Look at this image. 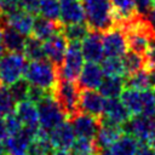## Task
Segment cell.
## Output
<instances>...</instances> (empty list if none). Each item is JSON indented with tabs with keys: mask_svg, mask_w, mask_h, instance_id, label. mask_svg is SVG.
I'll use <instances>...</instances> for the list:
<instances>
[{
	"mask_svg": "<svg viewBox=\"0 0 155 155\" xmlns=\"http://www.w3.org/2000/svg\"><path fill=\"white\" fill-rule=\"evenodd\" d=\"M85 23L90 30L104 33L116 25L115 13L110 0H82Z\"/></svg>",
	"mask_w": 155,
	"mask_h": 155,
	"instance_id": "1",
	"label": "cell"
},
{
	"mask_svg": "<svg viewBox=\"0 0 155 155\" xmlns=\"http://www.w3.org/2000/svg\"><path fill=\"white\" fill-rule=\"evenodd\" d=\"M23 78L29 82V85H34L52 92L58 80L57 67L47 58L29 61V63H27Z\"/></svg>",
	"mask_w": 155,
	"mask_h": 155,
	"instance_id": "2",
	"label": "cell"
},
{
	"mask_svg": "<svg viewBox=\"0 0 155 155\" xmlns=\"http://www.w3.org/2000/svg\"><path fill=\"white\" fill-rule=\"evenodd\" d=\"M79 93L80 88L75 81L58 78L53 87L52 96L59 104L68 120L79 113Z\"/></svg>",
	"mask_w": 155,
	"mask_h": 155,
	"instance_id": "3",
	"label": "cell"
},
{
	"mask_svg": "<svg viewBox=\"0 0 155 155\" xmlns=\"http://www.w3.org/2000/svg\"><path fill=\"white\" fill-rule=\"evenodd\" d=\"M82 65H84V57L81 53L80 41H68V47L64 58L61 65L57 67L58 78L76 82Z\"/></svg>",
	"mask_w": 155,
	"mask_h": 155,
	"instance_id": "4",
	"label": "cell"
},
{
	"mask_svg": "<svg viewBox=\"0 0 155 155\" xmlns=\"http://www.w3.org/2000/svg\"><path fill=\"white\" fill-rule=\"evenodd\" d=\"M27 58L21 52H7L0 56V84L8 86L23 78Z\"/></svg>",
	"mask_w": 155,
	"mask_h": 155,
	"instance_id": "5",
	"label": "cell"
},
{
	"mask_svg": "<svg viewBox=\"0 0 155 155\" xmlns=\"http://www.w3.org/2000/svg\"><path fill=\"white\" fill-rule=\"evenodd\" d=\"M39 125L45 131L50 132L53 127H56L62 121L67 120L65 114L61 109L57 101L53 98L52 93L45 96L41 101L36 103Z\"/></svg>",
	"mask_w": 155,
	"mask_h": 155,
	"instance_id": "6",
	"label": "cell"
},
{
	"mask_svg": "<svg viewBox=\"0 0 155 155\" xmlns=\"http://www.w3.org/2000/svg\"><path fill=\"white\" fill-rule=\"evenodd\" d=\"M102 44L104 56L108 57H121L128 50L125 33L119 25L102 33Z\"/></svg>",
	"mask_w": 155,
	"mask_h": 155,
	"instance_id": "7",
	"label": "cell"
},
{
	"mask_svg": "<svg viewBox=\"0 0 155 155\" xmlns=\"http://www.w3.org/2000/svg\"><path fill=\"white\" fill-rule=\"evenodd\" d=\"M151 125H153L151 117L144 114H137V115H131L128 120L121 125V128L124 133L133 136L140 144H143L147 143L148 140Z\"/></svg>",
	"mask_w": 155,
	"mask_h": 155,
	"instance_id": "8",
	"label": "cell"
},
{
	"mask_svg": "<svg viewBox=\"0 0 155 155\" xmlns=\"http://www.w3.org/2000/svg\"><path fill=\"white\" fill-rule=\"evenodd\" d=\"M15 114L19 119L23 128L29 131L33 136L40 128L36 104L30 102L29 99H24V101H21L18 103H16V105H15Z\"/></svg>",
	"mask_w": 155,
	"mask_h": 155,
	"instance_id": "9",
	"label": "cell"
},
{
	"mask_svg": "<svg viewBox=\"0 0 155 155\" xmlns=\"http://www.w3.org/2000/svg\"><path fill=\"white\" fill-rule=\"evenodd\" d=\"M42 46H44L45 57L56 67H59L68 47V40L64 36V34L62 31L56 33L54 35L42 41Z\"/></svg>",
	"mask_w": 155,
	"mask_h": 155,
	"instance_id": "10",
	"label": "cell"
},
{
	"mask_svg": "<svg viewBox=\"0 0 155 155\" xmlns=\"http://www.w3.org/2000/svg\"><path fill=\"white\" fill-rule=\"evenodd\" d=\"M81 53L85 61L98 63L104 57L103 44H102V33L90 30L87 35L81 40Z\"/></svg>",
	"mask_w": 155,
	"mask_h": 155,
	"instance_id": "11",
	"label": "cell"
},
{
	"mask_svg": "<svg viewBox=\"0 0 155 155\" xmlns=\"http://www.w3.org/2000/svg\"><path fill=\"white\" fill-rule=\"evenodd\" d=\"M69 120H70V125L74 130L75 136L94 139V136L99 127V117L79 111Z\"/></svg>",
	"mask_w": 155,
	"mask_h": 155,
	"instance_id": "12",
	"label": "cell"
},
{
	"mask_svg": "<svg viewBox=\"0 0 155 155\" xmlns=\"http://www.w3.org/2000/svg\"><path fill=\"white\" fill-rule=\"evenodd\" d=\"M105 98L96 90H80L79 111L99 117L103 114Z\"/></svg>",
	"mask_w": 155,
	"mask_h": 155,
	"instance_id": "13",
	"label": "cell"
},
{
	"mask_svg": "<svg viewBox=\"0 0 155 155\" xmlns=\"http://www.w3.org/2000/svg\"><path fill=\"white\" fill-rule=\"evenodd\" d=\"M104 78L101 65L94 62H87L82 65L76 84L80 90H97Z\"/></svg>",
	"mask_w": 155,
	"mask_h": 155,
	"instance_id": "14",
	"label": "cell"
},
{
	"mask_svg": "<svg viewBox=\"0 0 155 155\" xmlns=\"http://www.w3.org/2000/svg\"><path fill=\"white\" fill-rule=\"evenodd\" d=\"M50 142L53 149L68 150L75 140V133L69 121H62L48 132Z\"/></svg>",
	"mask_w": 155,
	"mask_h": 155,
	"instance_id": "15",
	"label": "cell"
},
{
	"mask_svg": "<svg viewBox=\"0 0 155 155\" xmlns=\"http://www.w3.org/2000/svg\"><path fill=\"white\" fill-rule=\"evenodd\" d=\"M131 114L126 109V107L122 104V102L115 97V98H107L104 103L103 114L99 116L101 119L115 124V125H122L125 121L128 120Z\"/></svg>",
	"mask_w": 155,
	"mask_h": 155,
	"instance_id": "16",
	"label": "cell"
},
{
	"mask_svg": "<svg viewBox=\"0 0 155 155\" xmlns=\"http://www.w3.org/2000/svg\"><path fill=\"white\" fill-rule=\"evenodd\" d=\"M1 18H2L4 24L10 25L18 33L23 34L24 36H28L31 34L34 16L30 15L29 12H27L22 8H17L16 11H13L6 16H1Z\"/></svg>",
	"mask_w": 155,
	"mask_h": 155,
	"instance_id": "17",
	"label": "cell"
},
{
	"mask_svg": "<svg viewBox=\"0 0 155 155\" xmlns=\"http://www.w3.org/2000/svg\"><path fill=\"white\" fill-rule=\"evenodd\" d=\"M33 134L22 127L21 131L8 134L4 140L7 155H28V147Z\"/></svg>",
	"mask_w": 155,
	"mask_h": 155,
	"instance_id": "18",
	"label": "cell"
},
{
	"mask_svg": "<svg viewBox=\"0 0 155 155\" xmlns=\"http://www.w3.org/2000/svg\"><path fill=\"white\" fill-rule=\"evenodd\" d=\"M122 133L120 125L108 122L99 117V127L94 136V143L97 148H109Z\"/></svg>",
	"mask_w": 155,
	"mask_h": 155,
	"instance_id": "19",
	"label": "cell"
},
{
	"mask_svg": "<svg viewBox=\"0 0 155 155\" xmlns=\"http://www.w3.org/2000/svg\"><path fill=\"white\" fill-rule=\"evenodd\" d=\"M59 22L62 24L85 22V13L79 0H59Z\"/></svg>",
	"mask_w": 155,
	"mask_h": 155,
	"instance_id": "20",
	"label": "cell"
},
{
	"mask_svg": "<svg viewBox=\"0 0 155 155\" xmlns=\"http://www.w3.org/2000/svg\"><path fill=\"white\" fill-rule=\"evenodd\" d=\"M62 25L63 24L59 21H52L44 16H36L33 22L31 35H34L41 41H45L56 33L62 31Z\"/></svg>",
	"mask_w": 155,
	"mask_h": 155,
	"instance_id": "21",
	"label": "cell"
},
{
	"mask_svg": "<svg viewBox=\"0 0 155 155\" xmlns=\"http://www.w3.org/2000/svg\"><path fill=\"white\" fill-rule=\"evenodd\" d=\"M53 150L54 149L48 138V132L40 127L29 143L28 155H52Z\"/></svg>",
	"mask_w": 155,
	"mask_h": 155,
	"instance_id": "22",
	"label": "cell"
},
{
	"mask_svg": "<svg viewBox=\"0 0 155 155\" xmlns=\"http://www.w3.org/2000/svg\"><path fill=\"white\" fill-rule=\"evenodd\" d=\"M139 148V142L131 134L122 133L110 147L111 155H136Z\"/></svg>",
	"mask_w": 155,
	"mask_h": 155,
	"instance_id": "23",
	"label": "cell"
},
{
	"mask_svg": "<svg viewBox=\"0 0 155 155\" xmlns=\"http://www.w3.org/2000/svg\"><path fill=\"white\" fill-rule=\"evenodd\" d=\"M1 38H2V44H4L5 50H7L8 52L23 53V47H24V41H25V38L23 34L18 33L10 25L4 24Z\"/></svg>",
	"mask_w": 155,
	"mask_h": 155,
	"instance_id": "24",
	"label": "cell"
},
{
	"mask_svg": "<svg viewBox=\"0 0 155 155\" xmlns=\"http://www.w3.org/2000/svg\"><path fill=\"white\" fill-rule=\"evenodd\" d=\"M119 97H120V101L122 102V104L126 107V109L128 110V113L131 115L142 114V108H143L142 91L125 87Z\"/></svg>",
	"mask_w": 155,
	"mask_h": 155,
	"instance_id": "25",
	"label": "cell"
},
{
	"mask_svg": "<svg viewBox=\"0 0 155 155\" xmlns=\"http://www.w3.org/2000/svg\"><path fill=\"white\" fill-rule=\"evenodd\" d=\"M125 88L124 76H105L103 78L98 90L104 98H115L119 97L122 90Z\"/></svg>",
	"mask_w": 155,
	"mask_h": 155,
	"instance_id": "26",
	"label": "cell"
},
{
	"mask_svg": "<svg viewBox=\"0 0 155 155\" xmlns=\"http://www.w3.org/2000/svg\"><path fill=\"white\" fill-rule=\"evenodd\" d=\"M110 1L115 13L116 25H120L126 21L131 19L132 17H134L136 15H138L136 11L134 0H110Z\"/></svg>",
	"mask_w": 155,
	"mask_h": 155,
	"instance_id": "27",
	"label": "cell"
},
{
	"mask_svg": "<svg viewBox=\"0 0 155 155\" xmlns=\"http://www.w3.org/2000/svg\"><path fill=\"white\" fill-rule=\"evenodd\" d=\"M23 54L28 61H38V59H44L45 52H44V46L42 41L35 38L34 35H28L24 41V47H23Z\"/></svg>",
	"mask_w": 155,
	"mask_h": 155,
	"instance_id": "28",
	"label": "cell"
},
{
	"mask_svg": "<svg viewBox=\"0 0 155 155\" xmlns=\"http://www.w3.org/2000/svg\"><path fill=\"white\" fill-rule=\"evenodd\" d=\"M124 82H125V87L127 88H133L138 91H144L150 88L148 81V73L145 68L127 74V76H124Z\"/></svg>",
	"mask_w": 155,
	"mask_h": 155,
	"instance_id": "29",
	"label": "cell"
},
{
	"mask_svg": "<svg viewBox=\"0 0 155 155\" xmlns=\"http://www.w3.org/2000/svg\"><path fill=\"white\" fill-rule=\"evenodd\" d=\"M101 68L105 76H125L126 71L121 57H108L101 61Z\"/></svg>",
	"mask_w": 155,
	"mask_h": 155,
	"instance_id": "30",
	"label": "cell"
},
{
	"mask_svg": "<svg viewBox=\"0 0 155 155\" xmlns=\"http://www.w3.org/2000/svg\"><path fill=\"white\" fill-rule=\"evenodd\" d=\"M88 31L90 29L85 22L62 25V33L64 34L68 41H81L87 35Z\"/></svg>",
	"mask_w": 155,
	"mask_h": 155,
	"instance_id": "31",
	"label": "cell"
},
{
	"mask_svg": "<svg viewBox=\"0 0 155 155\" xmlns=\"http://www.w3.org/2000/svg\"><path fill=\"white\" fill-rule=\"evenodd\" d=\"M69 149L71 155H96L97 153V145L93 138L79 137Z\"/></svg>",
	"mask_w": 155,
	"mask_h": 155,
	"instance_id": "32",
	"label": "cell"
},
{
	"mask_svg": "<svg viewBox=\"0 0 155 155\" xmlns=\"http://www.w3.org/2000/svg\"><path fill=\"white\" fill-rule=\"evenodd\" d=\"M121 61L126 71V75L130 73H134L137 70H140L144 68V56L134 52V51H126L121 56Z\"/></svg>",
	"mask_w": 155,
	"mask_h": 155,
	"instance_id": "33",
	"label": "cell"
},
{
	"mask_svg": "<svg viewBox=\"0 0 155 155\" xmlns=\"http://www.w3.org/2000/svg\"><path fill=\"white\" fill-rule=\"evenodd\" d=\"M7 88L10 91V94H11L13 102L18 103L21 101L27 99L28 90H29V82L24 78H21L18 80H16L15 82H12L11 85H8Z\"/></svg>",
	"mask_w": 155,
	"mask_h": 155,
	"instance_id": "34",
	"label": "cell"
},
{
	"mask_svg": "<svg viewBox=\"0 0 155 155\" xmlns=\"http://www.w3.org/2000/svg\"><path fill=\"white\" fill-rule=\"evenodd\" d=\"M39 13L52 21H59V0H38Z\"/></svg>",
	"mask_w": 155,
	"mask_h": 155,
	"instance_id": "35",
	"label": "cell"
},
{
	"mask_svg": "<svg viewBox=\"0 0 155 155\" xmlns=\"http://www.w3.org/2000/svg\"><path fill=\"white\" fill-rule=\"evenodd\" d=\"M16 103L13 102L10 91L7 86L0 84V114L1 115H7L15 110Z\"/></svg>",
	"mask_w": 155,
	"mask_h": 155,
	"instance_id": "36",
	"label": "cell"
},
{
	"mask_svg": "<svg viewBox=\"0 0 155 155\" xmlns=\"http://www.w3.org/2000/svg\"><path fill=\"white\" fill-rule=\"evenodd\" d=\"M142 102H143L142 114L151 119L155 117V98L153 91H150L149 88L142 91Z\"/></svg>",
	"mask_w": 155,
	"mask_h": 155,
	"instance_id": "37",
	"label": "cell"
},
{
	"mask_svg": "<svg viewBox=\"0 0 155 155\" xmlns=\"http://www.w3.org/2000/svg\"><path fill=\"white\" fill-rule=\"evenodd\" d=\"M4 119H5V125H6V130H7L8 134H13L22 130L23 126H22L19 119L17 117V115L15 114V110L12 113L5 115Z\"/></svg>",
	"mask_w": 155,
	"mask_h": 155,
	"instance_id": "38",
	"label": "cell"
},
{
	"mask_svg": "<svg viewBox=\"0 0 155 155\" xmlns=\"http://www.w3.org/2000/svg\"><path fill=\"white\" fill-rule=\"evenodd\" d=\"M48 93H52L50 91H46L41 87H38V86H34V85H29V90H28V97L27 99H29L30 102L33 103H38L39 101H41L45 96H47Z\"/></svg>",
	"mask_w": 155,
	"mask_h": 155,
	"instance_id": "39",
	"label": "cell"
},
{
	"mask_svg": "<svg viewBox=\"0 0 155 155\" xmlns=\"http://www.w3.org/2000/svg\"><path fill=\"white\" fill-rule=\"evenodd\" d=\"M143 56H144V68L145 69L155 67V38L153 40H150Z\"/></svg>",
	"mask_w": 155,
	"mask_h": 155,
	"instance_id": "40",
	"label": "cell"
},
{
	"mask_svg": "<svg viewBox=\"0 0 155 155\" xmlns=\"http://www.w3.org/2000/svg\"><path fill=\"white\" fill-rule=\"evenodd\" d=\"M19 7V0H0V15L6 16Z\"/></svg>",
	"mask_w": 155,
	"mask_h": 155,
	"instance_id": "41",
	"label": "cell"
},
{
	"mask_svg": "<svg viewBox=\"0 0 155 155\" xmlns=\"http://www.w3.org/2000/svg\"><path fill=\"white\" fill-rule=\"evenodd\" d=\"M19 7L33 16L39 15V1L38 0H19Z\"/></svg>",
	"mask_w": 155,
	"mask_h": 155,
	"instance_id": "42",
	"label": "cell"
},
{
	"mask_svg": "<svg viewBox=\"0 0 155 155\" xmlns=\"http://www.w3.org/2000/svg\"><path fill=\"white\" fill-rule=\"evenodd\" d=\"M153 1L154 0H134V6H136L137 13L140 16H147L148 12L150 11Z\"/></svg>",
	"mask_w": 155,
	"mask_h": 155,
	"instance_id": "43",
	"label": "cell"
},
{
	"mask_svg": "<svg viewBox=\"0 0 155 155\" xmlns=\"http://www.w3.org/2000/svg\"><path fill=\"white\" fill-rule=\"evenodd\" d=\"M136 155H155V149L148 145L147 143H143V144L139 143V148Z\"/></svg>",
	"mask_w": 155,
	"mask_h": 155,
	"instance_id": "44",
	"label": "cell"
},
{
	"mask_svg": "<svg viewBox=\"0 0 155 155\" xmlns=\"http://www.w3.org/2000/svg\"><path fill=\"white\" fill-rule=\"evenodd\" d=\"M147 144L155 149V120H153V125H151V128H150V132L148 136Z\"/></svg>",
	"mask_w": 155,
	"mask_h": 155,
	"instance_id": "45",
	"label": "cell"
},
{
	"mask_svg": "<svg viewBox=\"0 0 155 155\" xmlns=\"http://www.w3.org/2000/svg\"><path fill=\"white\" fill-rule=\"evenodd\" d=\"M7 136H8V132H7V130H6L4 115L0 114V140H5Z\"/></svg>",
	"mask_w": 155,
	"mask_h": 155,
	"instance_id": "46",
	"label": "cell"
},
{
	"mask_svg": "<svg viewBox=\"0 0 155 155\" xmlns=\"http://www.w3.org/2000/svg\"><path fill=\"white\" fill-rule=\"evenodd\" d=\"M148 73V81H149V87L155 88V67L147 69Z\"/></svg>",
	"mask_w": 155,
	"mask_h": 155,
	"instance_id": "47",
	"label": "cell"
},
{
	"mask_svg": "<svg viewBox=\"0 0 155 155\" xmlns=\"http://www.w3.org/2000/svg\"><path fill=\"white\" fill-rule=\"evenodd\" d=\"M145 17L148 18V21L150 22V24L153 25V28H154V30H155V0L153 1V5H151V7H150V11L148 12V15H147Z\"/></svg>",
	"mask_w": 155,
	"mask_h": 155,
	"instance_id": "48",
	"label": "cell"
},
{
	"mask_svg": "<svg viewBox=\"0 0 155 155\" xmlns=\"http://www.w3.org/2000/svg\"><path fill=\"white\" fill-rule=\"evenodd\" d=\"M52 155H71L68 150H63V149H54Z\"/></svg>",
	"mask_w": 155,
	"mask_h": 155,
	"instance_id": "49",
	"label": "cell"
},
{
	"mask_svg": "<svg viewBox=\"0 0 155 155\" xmlns=\"http://www.w3.org/2000/svg\"><path fill=\"white\" fill-rule=\"evenodd\" d=\"M0 155H7V151H6L4 140H0Z\"/></svg>",
	"mask_w": 155,
	"mask_h": 155,
	"instance_id": "50",
	"label": "cell"
},
{
	"mask_svg": "<svg viewBox=\"0 0 155 155\" xmlns=\"http://www.w3.org/2000/svg\"><path fill=\"white\" fill-rule=\"evenodd\" d=\"M153 93H154V98H155V88H154V91H153Z\"/></svg>",
	"mask_w": 155,
	"mask_h": 155,
	"instance_id": "51",
	"label": "cell"
}]
</instances>
